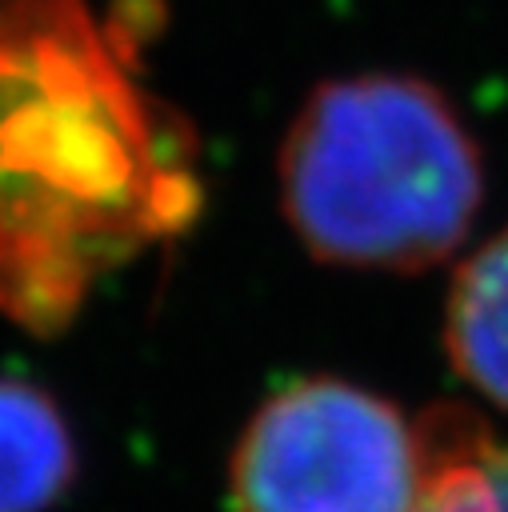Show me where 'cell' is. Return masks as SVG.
<instances>
[{"mask_svg": "<svg viewBox=\"0 0 508 512\" xmlns=\"http://www.w3.org/2000/svg\"><path fill=\"white\" fill-rule=\"evenodd\" d=\"M284 216L328 264L420 272L452 256L484 200L480 148L416 76L320 84L280 152Z\"/></svg>", "mask_w": 508, "mask_h": 512, "instance_id": "obj_2", "label": "cell"}, {"mask_svg": "<svg viewBox=\"0 0 508 512\" xmlns=\"http://www.w3.org/2000/svg\"><path fill=\"white\" fill-rule=\"evenodd\" d=\"M188 196L84 0H0V308L64 324L108 264L184 220Z\"/></svg>", "mask_w": 508, "mask_h": 512, "instance_id": "obj_1", "label": "cell"}, {"mask_svg": "<svg viewBox=\"0 0 508 512\" xmlns=\"http://www.w3.org/2000/svg\"><path fill=\"white\" fill-rule=\"evenodd\" d=\"M420 428L428 476L416 512H508V444L456 404L432 408Z\"/></svg>", "mask_w": 508, "mask_h": 512, "instance_id": "obj_6", "label": "cell"}, {"mask_svg": "<svg viewBox=\"0 0 508 512\" xmlns=\"http://www.w3.org/2000/svg\"><path fill=\"white\" fill-rule=\"evenodd\" d=\"M444 344L452 368L508 412V228L456 268L444 308Z\"/></svg>", "mask_w": 508, "mask_h": 512, "instance_id": "obj_4", "label": "cell"}, {"mask_svg": "<svg viewBox=\"0 0 508 512\" xmlns=\"http://www.w3.org/2000/svg\"><path fill=\"white\" fill-rule=\"evenodd\" d=\"M420 420L348 380H300L248 420L232 456L240 512H416Z\"/></svg>", "mask_w": 508, "mask_h": 512, "instance_id": "obj_3", "label": "cell"}, {"mask_svg": "<svg viewBox=\"0 0 508 512\" xmlns=\"http://www.w3.org/2000/svg\"><path fill=\"white\" fill-rule=\"evenodd\" d=\"M76 476L60 408L32 384L0 380V512H48Z\"/></svg>", "mask_w": 508, "mask_h": 512, "instance_id": "obj_5", "label": "cell"}]
</instances>
